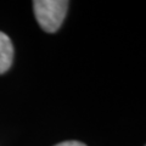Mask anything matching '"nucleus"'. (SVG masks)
<instances>
[{
    "mask_svg": "<svg viewBox=\"0 0 146 146\" xmlns=\"http://www.w3.org/2000/svg\"><path fill=\"white\" fill-rule=\"evenodd\" d=\"M68 1L66 0H35L34 15L39 26L48 33H55L66 17Z\"/></svg>",
    "mask_w": 146,
    "mask_h": 146,
    "instance_id": "nucleus-1",
    "label": "nucleus"
},
{
    "mask_svg": "<svg viewBox=\"0 0 146 146\" xmlns=\"http://www.w3.org/2000/svg\"><path fill=\"white\" fill-rule=\"evenodd\" d=\"M13 46L9 36L0 32V74L5 73L12 65Z\"/></svg>",
    "mask_w": 146,
    "mask_h": 146,
    "instance_id": "nucleus-2",
    "label": "nucleus"
},
{
    "mask_svg": "<svg viewBox=\"0 0 146 146\" xmlns=\"http://www.w3.org/2000/svg\"><path fill=\"white\" fill-rule=\"evenodd\" d=\"M55 146H86V145L80 143V141H63V143H60Z\"/></svg>",
    "mask_w": 146,
    "mask_h": 146,
    "instance_id": "nucleus-3",
    "label": "nucleus"
}]
</instances>
